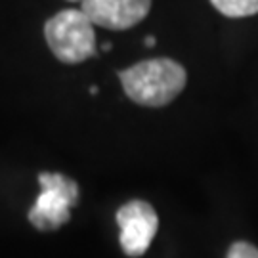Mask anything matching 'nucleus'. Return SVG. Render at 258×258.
Segmentation results:
<instances>
[{
  "label": "nucleus",
  "instance_id": "1",
  "mask_svg": "<svg viewBox=\"0 0 258 258\" xmlns=\"http://www.w3.org/2000/svg\"><path fill=\"white\" fill-rule=\"evenodd\" d=\"M119 79L130 100L146 107L168 105L187 83L184 67L168 57L146 59L120 69Z\"/></svg>",
  "mask_w": 258,
  "mask_h": 258
},
{
  "label": "nucleus",
  "instance_id": "2",
  "mask_svg": "<svg viewBox=\"0 0 258 258\" xmlns=\"http://www.w3.org/2000/svg\"><path fill=\"white\" fill-rule=\"evenodd\" d=\"M44 37L52 54L67 65H77L98 54L94 23L83 10H63L44 25Z\"/></svg>",
  "mask_w": 258,
  "mask_h": 258
},
{
  "label": "nucleus",
  "instance_id": "3",
  "mask_svg": "<svg viewBox=\"0 0 258 258\" xmlns=\"http://www.w3.org/2000/svg\"><path fill=\"white\" fill-rule=\"evenodd\" d=\"M40 194L29 211V222L40 231H54L71 218V209L79 203V184L59 172L38 176Z\"/></svg>",
  "mask_w": 258,
  "mask_h": 258
},
{
  "label": "nucleus",
  "instance_id": "4",
  "mask_svg": "<svg viewBox=\"0 0 258 258\" xmlns=\"http://www.w3.org/2000/svg\"><path fill=\"white\" fill-rule=\"evenodd\" d=\"M117 224L120 228V247L126 256L146 254L159 230V216L148 201H128L117 211Z\"/></svg>",
  "mask_w": 258,
  "mask_h": 258
},
{
  "label": "nucleus",
  "instance_id": "5",
  "mask_svg": "<svg viewBox=\"0 0 258 258\" xmlns=\"http://www.w3.org/2000/svg\"><path fill=\"white\" fill-rule=\"evenodd\" d=\"M81 10L94 25L124 31L146 19L151 10V0H83Z\"/></svg>",
  "mask_w": 258,
  "mask_h": 258
},
{
  "label": "nucleus",
  "instance_id": "6",
  "mask_svg": "<svg viewBox=\"0 0 258 258\" xmlns=\"http://www.w3.org/2000/svg\"><path fill=\"white\" fill-rule=\"evenodd\" d=\"M212 6L228 18H247L258 14V0H211Z\"/></svg>",
  "mask_w": 258,
  "mask_h": 258
},
{
  "label": "nucleus",
  "instance_id": "7",
  "mask_svg": "<svg viewBox=\"0 0 258 258\" xmlns=\"http://www.w3.org/2000/svg\"><path fill=\"white\" fill-rule=\"evenodd\" d=\"M228 258H258V249L250 243L237 241L228 250Z\"/></svg>",
  "mask_w": 258,
  "mask_h": 258
},
{
  "label": "nucleus",
  "instance_id": "8",
  "mask_svg": "<svg viewBox=\"0 0 258 258\" xmlns=\"http://www.w3.org/2000/svg\"><path fill=\"white\" fill-rule=\"evenodd\" d=\"M144 44H146V46H148V48L155 46V44H157L155 37H146V40H144Z\"/></svg>",
  "mask_w": 258,
  "mask_h": 258
},
{
  "label": "nucleus",
  "instance_id": "9",
  "mask_svg": "<svg viewBox=\"0 0 258 258\" xmlns=\"http://www.w3.org/2000/svg\"><path fill=\"white\" fill-rule=\"evenodd\" d=\"M102 50H103V52H109V50H111V42H103Z\"/></svg>",
  "mask_w": 258,
  "mask_h": 258
},
{
  "label": "nucleus",
  "instance_id": "10",
  "mask_svg": "<svg viewBox=\"0 0 258 258\" xmlns=\"http://www.w3.org/2000/svg\"><path fill=\"white\" fill-rule=\"evenodd\" d=\"M100 92V88L98 86H90V94H98Z\"/></svg>",
  "mask_w": 258,
  "mask_h": 258
},
{
  "label": "nucleus",
  "instance_id": "11",
  "mask_svg": "<svg viewBox=\"0 0 258 258\" xmlns=\"http://www.w3.org/2000/svg\"><path fill=\"white\" fill-rule=\"evenodd\" d=\"M69 2H83V0H69Z\"/></svg>",
  "mask_w": 258,
  "mask_h": 258
}]
</instances>
